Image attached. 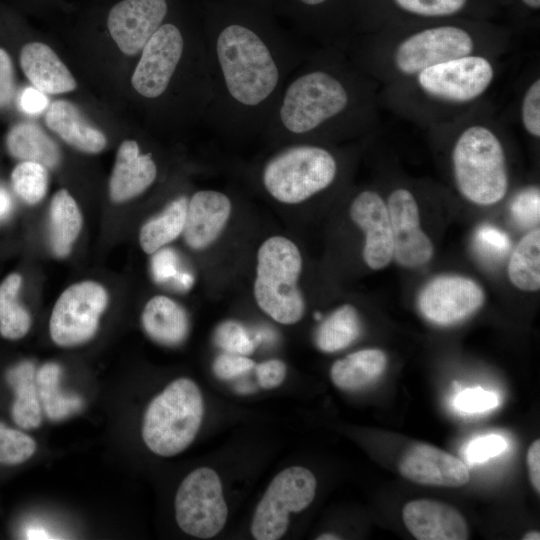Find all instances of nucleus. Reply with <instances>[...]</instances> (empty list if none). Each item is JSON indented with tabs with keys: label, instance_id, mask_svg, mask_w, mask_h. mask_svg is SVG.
I'll use <instances>...</instances> for the list:
<instances>
[{
	"label": "nucleus",
	"instance_id": "1",
	"mask_svg": "<svg viewBox=\"0 0 540 540\" xmlns=\"http://www.w3.org/2000/svg\"><path fill=\"white\" fill-rule=\"evenodd\" d=\"M202 38L212 89L206 123L230 137L263 133L285 81L311 49L238 10L213 15Z\"/></svg>",
	"mask_w": 540,
	"mask_h": 540
},
{
	"label": "nucleus",
	"instance_id": "2",
	"mask_svg": "<svg viewBox=\"0 0 540 540\" xmlns=\"http://www.w3.org/2000/svg\"><path fill=\"white\" fill-rule=\"evenodd\" d=\"M379 88L343 50L318 46L285 81L262 134L276 144L366 134L379 123Z\"/></svg>",
	"mask_w": 540,
	"mask_h": 540
},
{
	"label": "nucleus",
	"instance_id": "3",
	"mask_svg": "<svg viewBox=\"0 0 540 540\" xmlns=\"http://www.w3.org/2000/svg\"><path fill=\"white\" fill-rule=\"evenodd\" d=\"M511 44L503 34L446 23L351 38L344 52L381 87L452 59L476 54L501 57Z\"/></svg>",
	"mask_w": 540,
	"mask_h": 540
},
{
	"label": "nucleus",
	"instance_id": "4",
	"mask_svg": "<svg viewBox=\"0 0 540 540\" xmlns=\"http://www.w3.org/2000/svg\"><path fill=\"white\" fill-rule=\"evenodd\" d=\"M499 60L476 54L433 65L381 86L379 106L423 126L446 124L483 103L497 79Z\"/></svg>",
	"mask_w": 540,
	"mask_h": 540
},
{
	"label": "nucleus",
	"instance_id": "5",
	"mask_svg": "<svg viewBox=\"0 0 540 540\" xmlns=\"http://www.w3.org/2000/svg\"><path fill=\"white\" fill-rule=\"evenodd\" d=\"M486 103L446 124L453 132L450 165L458 193L477 206L501 202L510 187L507 152L500 123Z\"/></svg>",
	"mask_w": 540,
	"mask_h": 540
},
{
	"label": "nucleus",
	"instance_id": "6",
	"mask_svg": "<svg viewBox=\"0 0 540 540\" xmlns=\"http://www.w3.org/2000/svg\"><path fill=\"white\" fill-rule=\"evenodd\" d=\"M340 173L336 152L325 142L283 144L264 163L261 185L276 201L299 204L332 187Z\"/></svg>",
	"mask_w": 540,
	"mask_h": 540
},
{
	"label": "nucleus",
	"instance_id": "7",
	"mask_svg": "<svg viewBox=\"0 0 540 540\" xmlns=\"http://www.w3.org/2000/svg\"><path fill=\"white\" fill-rule=\"evenodd\" d=\"M203 415L204 401L197 384L178 378L149 403L142 423L143 441L154 454L175 456L193 442Z\"/></svg>",
	"mask_w": 540,
	"mask_h": 540
},
{
	"label": "nucleus",
	"instance_id": "8",
	"mask_svg": "<svg viewBox=\"0 0 540 540\" xmlns=\"http://www.w3.org/2000/svg\"><path fill=\"white\" fill-rule=\"evenodd\" d=\"M301 271L300 251L290 239L273 236L259 247L254 297L260 309L278 323L291 325L303 317L305 303L297 286Z\"/></svg>",
	"mask_w": 540,
	"mask_h": 540
},
{
	"label": "nucleus",
	"instance_id": "9",
	"mask_svg": "<svg viewBox=\"0 0 540 540\" xmlns=\"http://www.w3.org/2000/svg\"><path fill=\"white\" fill-rule=\"evenodd\" d=\"M140 54L131 84L141 97L153 101L170 93L183 70L207 59L202 36L189 35L174 22H164Z\"/></svg>",
	"mask_w": 540,
	"mask_h": 540
},
{
	"label": "nucleus",
	"instance_id": "10",
	"mask_svg": "<svg viewBox=\"0 0 540 540\" xmlns=\"http://www.w3.org/2000/svg\"><path fill=\"white\" fill-rule=\"evenodd\" d=\"M317 482L314 474L302 466L279 472L259 501L251 522L256 540H277L287 531L290 514L306 509L314 500Z\"/></svg>",
	"mask_w": 540,
	"mask_h": 540
},
{
	"label": "nucleus",
	"instance_id": "11",
	"mask_svg": "<svg viewBox=\"0 0 540 540\" xmlns=\"http://www.w3.org/2000/svg\"><path fill=\"white\" fill-rule=\"evenodd\" d=\"M174 507L184 533L200 539L219 534L228 518V506L217 472L209 467L190 472L178 487Z\"/></svg>",
	"mask_w": 540,
	"mask_h": 540
},
{
	"label": "nucleus",
	"instance_id": "12",
	"mask_svg": "<svg viewBox=\"0 0 540 540\" xmlns=\"http://www.w3.org/2000/svg\"><path fill=\"white\" fill-rule=\"evenodd\" d=\"M108 305L106 289L94 281H82L65 289L57 299L49 320L53 342L73 347L91 340Z\"/></svg>",
	"mask_w": 540,
	"mask_h": 540
},
{
	"label": "nucleus",
	"instance_id": "13",
	"mask_svg": "<svg viewBox=\"0 0 540 540\" xmlns=\"http://www.w3.org/2000/svg\"><path fill=\"white\" fill-rule=\"evenodd\" d=\"M484 300V290L474 279L445 274L434 277L422 288L418 308L431 323L448 326L471 316Z\"/></svg>",
	"mask_w": 540,
	"mask_h": 540
},
{
	"label": "nucleus",
	"instance_id": "14",
	"mask_svg": "<svg viewBox=\"0 0 540 540\" xmlns=\"http://www.w3.org/2000/svg\"><path fill=\"white\" fill-rule=\"evenodd\" d=\"M385 201L393 236V259L410 269L429 263L434 247L421 227L419 206L413 192L406 187H396Z\"/></svg>",
	"mask_w": 540,
	"mask_h": 540
},
{
	"label": "nucleus",
	"instance_id": "15",
	"mask_svg": "<svg viewBox=\"0 0 540 540\" xmlns=\"http://www.w3.org/2000/svg\"><path fill=\"white\" fill-rule=\"evenodd\" d=\"M169 13L167 0H120L108 12L107 28L127 56L141 53Z\"/></svg>",
	"mask_w": 540,
	"mask_h": 540
},
{
	"label": "nucleus",
	"instance_id": "16",
	"mask_svg": "<svg viewBox=\"0 0 540 540\" xmlns=\"http://www.w3.org/2000/svg\"><path fill=\"white\" fill-rule=\"evenodd\" d=\"M349 214L364 234L365 264L372 270L387 267L393 260V236L386 201L375 190H362L351 201Z\"/></svg>",
	"mask_w": 540,
	"mask_h": 540
},
{
	"label": "nucleus",
	"instance_id": "17",
	"mask_svg": "<svg viewBox=\"0 0 540 540\" xmlns=\"http://www.w3.org/2000/svg\"><path fill=\"white\" fill-rule=\"evenodd\" d=\"M399 471L406 479L425 485L459 487L470 478L466 465L432 445L412 446L402 457Z\"/></svg>",
	"mask_w": 540,
	"mask_h": 540
},
{
	"label": "nucleus",
	"instance_id": "18",
	"mask_svg": "<svg viewBox=\"0 0 540 540\" xmlns=\"http://www.w3.org/2000/svg\"><path fill=\"white\" fill-rule=\"evenodd\" d=\"M230 198L221 191L204 189L188 199L183 236L194 250L210 246L221 234L231 215Z\"/></svg>",
	"mask_w": 540,
	"mask_h": 540
},
{
	"label": "nucleus",
	"instance_id": "19",
	"mask_svg": "<svg viewBox=\"0 0 540 540\" xmlns=\"http://www.w3.org/2000/svg\"><path fill=\"white\" fill-rule=\"evenodd\" d=\"M402 518L419 540H465L469 530L464 517L452 506L429 499L408 502Z\"/></svg>",
	"mask_w": 540,
	"mask_h": 540
},
{
	"label": "nucleus",
	"instance_id": "20",
	"mask_svg": "<svg viewBox=\"0 0 540 540\" xmlns=\"http://www.w3.org/2000/svg\"><path fill=\"white\" fill-rule=\"evenodd\" d=\"M158 167L151 153H142L135 140H125L118 148L109 180V195L122 203L145 192L156 180Z\"/></svg>",
	"mask_w": 540,
	"mask_h": 540
},
{
	"label": "nucleus",
	"instance_id": "21",
	"mask_svg": "<svg viewBox=\"0 0 540 540\" xmlns=\"http://www.w3.org/2000/svg\"><path fill=\"white\" fill-rule=\"evenodd\" d=\"M23 73L36 89L47 94L75 90L77 82L57 54L46 44L30 42L20 52Z\"/></svg>",
	"mask_w": 540,
	"mask_h": 540
},
{
	"label": "nucleus",
	"instance_id": "22",
	"mask_svg": "<svg viewBox=\"0 0 540 540\" xmlns=\"http://www.w3.org/2000/svg\"><path fill=\"white\" fill-rule=\"evenodd\" d=\"M45 123L63 141L79 151L96 154L106 146L107 139L103 132L91 126L71 102H52L45 112Z\"/></svg>",
	"mask_w": 540,
	"mask_h": 540
},
{
	"label": "nucleus",
	"instance_id": "23",
	"mask_svg": "<svg viewBox=\"0 0 540 540\" xmlns=\"http://www.w3.org/2000/svg\"><path fill=\"white\" fill-rule=\"evenodd\" d=\"M141 322L152 340L166 346L182 343L189 333V319L185 310L163 295L154 296L146 303Z\"/></svg>",
	"mask_w": 540,
	"mask_h": 540
},
{
	"label": "nucleus",
	"instance_id": "24",
	"mask_svg": "<svg viewBox=\"0 0 540 540\" xmlns=\"http://www.w3.org/2000/svg\"><path fill=\"white\" fill-rule=\"evenodd\" d=\"M386 364L387 357L382 350L362 349L335 361L330 370L331 380L341 390H359L378 379Z\"/></svg>",
	"mask_w": 540,
	"mask_h": 540
},
{
	"label": "nucleus",
	"instance_id": "25",
	"mask_svg": "<svg viewBox=\"0 0 540 540\" xmlns=\"http://www.w3.org/2000/svg\"><path fill=\"white\" fill-rule=\"evenodd\" d=\"M36 368L30 361H23L10 368L6 374L8 384L14 390L11 408L13 421L22 429L32 430L40 426L43 409L36 387Z\"/></svg>",
	"mask_w": 540,
	"mask_h": 540
},
{
	"label": "nucleus",
	"instance_id": "26",
	"mask_svg": "<svg viewBox=\"0 0 540 540\" xmlns=\"http://www.w3.org/2000/svg\"><path fill=\"white\" fill-rule=\"evenodd\" d=\"M6 147L12 157L40 163L47 169L58 166L61 158L57 144L33 123L13 125L6 136Z\"/></svg>",
	"mask_w": 540,
	"mask_h": 540
},
{
	"label": "nucleus",
	"instance_id": "27",
	"mask_svg": "<svg viewBox=\"0 0 540 540\" xmlns=\"http://www.w3.org/2000/svg\"><path fill=\"white\" fill-rule=\"evenodd\" d=\"M80 209L66 189L58 190L49 207L50 242L54 254H69L82 228Z\"/></svg>",
	"mask_w": 540,
	"mask_h": 540
},
{
	"label": "nucleus",
	"instance_id": "28",
	"mask_svg": "<svg viewBox=\"0 0 540 540\" xmlns=\"http://www.w3.org/2000/svg\"><path fill=\"white\" fill-rule=\"evenodd\" d=\"M62 369L55 362L42 365L35 376L36 387L45 415L53 421H60L77 413L83 407L82 399L61 389Z\"/></svg>",
	"mask_w": 540,
	"mask_h": 540
},
{
	"label": "nucleus",
	"instance_id": "29",
	"mask_svg": "<svg viewBox=\"0 0 540 540\" xmlns=\"http://www.w3.org/2000/svg\"><path fill=\"white\" fill-rule=\"evenodd\" d=\"M511 284L524 292L540 288V229L527 232L514 247L507 265Z\"/></svg>",
	"mask_w": 540,
	"mask_h": 540
},
{
	"label": "nucleus",
	"instance_id": "30",
	"mask_svg": "<svg viewBox=\"0 0 540 540\" xmlns=\"http://www.w3.org/2000/svg\"><path fill=\"white\" fill-rule=\"evenodd\" d=\"M188 198L180 196L171 201L156 217L140 229L139 242L144 252L153 254L174 241L184 230Z\"/></svg>",
	"mask_w": 540,
	"mask_h": 540
},
{
	"label": "nucleus",
	"instance_id": "31",
	"mask_svg": "<svg viewBox=\"0 0 540 540\" xmlns=\"http://www.w3.org/2000/svg\"><path fill=\"white\" fill-rule=\"evenodd\" d=\"M361 328V320L356 308L350 304H344L321 322L315 335L316 345L326 353L340 351L360 336Z\"/></svg>",
	"mask_w": 540,
	"mask_h": 540
},
{
	"label": "nucleus",
	"instance_id": "32",
	"mask_svg": "<svg viewBox=\"0 0 540 540\" xmlns=\"http://www.w3.org/2000/svg\"><path fill=\"white\" fill-rule=\"evenodd\" d=\"M22 277L9 274L0 284V335L8 340L24 337L31 327L30 313L18 302Z\"/></svg>",
	"mask_w": 540,
	"mask_h": 540
},
{
	"label": "nucleus",
	"instance_id": "33",
	"mask_svg": "<svg viewBox=\"0 0 540 540\" xmlns=\"http://www.w3.org/2000/svg\"><path fill=\"white\" fill-rule=\"evenodd\" d=\"M14 192L26 204L35 205L46 195L48 171L45 166L32 161H22L11 173Z\"/></svg>",
	"mask_w": 540,
	"mask_h": 540
},
{
	"label": "nucleus",
	"instance_id": "34",
	"mask_svg": "<svg viewBox=\"0 0 540 540\" xmlns=\"http://www.w3.org/2000/svg\"><path fill=\"white\" fill-rule=\"evenodd\" d=\"M36 447L28 434L0 422V465L22 464L33 456Z\"/></svg>",
	"mask_w": 540,
	"mask_h": 540
},
{
	"label": "nucleus",
	"instance_id": "35",
	"mask_svg": "<svg viewBox=\"0 0 540 540\" xmlns=\"http://www.w3.org/2000/svg\"><path fill=\"white\" fill-rule=\"evenodd\" d=\"M401 11L424 19H442L464 11L468 0H392Z\"/></svg>",
	"mask_w": 540,
	"mask_h": 540
},
{
	"label": "nucleus",
	"instance_id": "36",
	"mask_svg": "<svg viewBox=\"0 0 540 540\" xmlns=\"http://www.w3.org/2000/svg\"><path fill=\"white\" fill-rule=\"evenodd\" d=\"M217 346L228 353L248 355L255 348V341L239 322L229 320L221 323L215 330Z\"/></svg>",
	"mask_w": 540,
	"mask_h": 540
},
{
	"label": "nucleus",
	"instance_id": "37",
	"mask_svg": "<svg viewBox=\"0 0 540 540\" xmlns=\"http://www.w3.org/2000/svg\"><path fill=\"white\" fill-rule=\"evenodd\" d=\"M520 122L532 139H540V78L534 77L525 87L520 100Z\"/></svg>",
	"mask_w": 540,
	"mask_h": 540
},
{
	"label": "nucleus",
	"instance_id": "38",
	"mask_svg": "<svg viewBox=\"0 0 540 540\" xmlns=\"http://www.w3.org/2000/svg\"><path fill=\"white\" fill-rule=\"evenodd\" d=\"M539 188L528 186L513 198L510 210L513 218L521 225L529 226L539 221Z\"/></svg>",
	"mask_w": 540,
	"mask_h": 540
},
{
	"label": "nucleus",
	"instance_id": "39",
	"mask_svg": "<svg viewBox=\"0 0 540 540\" xmlns=\"http://www.w3.org/2000/svg\"><path fill=\"white\" fill-rule=\"evenodd\" d=\"M455 407L465 413H483L494 409L499 399L496 393L481 387L468 388L455 398Z\"/></svg>",
	"mask_w": 540,
	"mask_h": 540
},
{
	"label": "nucleus",
	"instance_id": "40",
	"mask_svg": "<svg viewBox=\"0 0 540 540\" xmlns=\"http://www.w3.org/2000/svg\"><path fill=\"white\" fill-rule=\"evenodd\" d=\"M506 447L502 436L490 434L471 441L466 448V457L471 463H483L501 454Z\"/></svg>",
	"mask_w": 540,
	"mask_h": 540
},
{
	"label": "nucleus",
	"instance_id": "41",
	"mask_svg": "<svg viewBox=\"0 0 540 540\" xmlns=\"http://www.w3.org/2000/svg\"><path fill=\"white\" fill-rule=\"evenodd\" d=\"M255 363L246 355L222 353L213 362V372L221 380L234 379L249 372Z\"/></svg>",
	"mask_w": 540,
	"mask_h": 540
},
{
	"label": "nucleus",
	"instance_id": "42",
	"mask_svg": "<svg viewBox=\"0 0 540 540\" xmlns=\"http://www.w3.org/2000/svg\"><path fill=\"white\" fill-rule=\"evenodd\" d=\"M258 384L263 389L278 387L285 379L286 364L279 359H271L254 366Z\"/></svg>",
	"mask_w": 540,
	"mask_h": 540
},
{
	"label": "nucleus",
	"instance_id": "43",
	"mask_svg": "<svg viewBox=\"0 0 540 540\" xmlns=\"http://www.w3.org/2000/svg\"><path fill=\"white\" fill-rule=\"evenodd\" d=\"M14 67L8 52L0 48V108L7 107L15 94Z\"/></svg>",
	"mask_w": 540,
	"mask_h": 540
},
{
	"label": "nucleus",
	"instance_id": "44",
	"mask_svg": "<svg viewBox=\"0 0 540 540\" xmlns=\"http://www.w3.org/2000/svg\"><path fill=\"white\" fill-rule=\"evenodd\" d=\"M477 243L479 247L490 255H502L509 248L508 237L500 230L483 226L477 232Z\"/></svg>",
	"mask_w": 540,
	"mask_h": 540
},
{
	"label": "nucleus",
	"instance_id": "45",
	"mask_svg": "<svg viewBox=\"0 0 540 540\" xmlns=\"http://www.w3.org/2000/svg\"><path fill=\"white\" fill-rule=\"evenodd\" d=\"M19 106L27 114H39L47 108L48 98L35 87H26L19 96Z\"/></svg>",
	"mask_w": 540,
	"mask_h": 540
},
{
	"label": "nucleus",
	"instance_id": "46",
	"mask_svg": "<svg viewBox=\"0 0 540 540\" xmlns=\"http://www.w3.org/2000/svg\"><path fill=\"white\" fill-rule=\"evenodd\" d=\"M527 467L529 478L534 490L540 492V441L536 439L527 452Z\"/></svg>",
	"mask_w": 540,
	"mask_h": 540
},
{
	"label": "nucleus",
	"instance_id": "47",
	"mask_svg": "<svg viewBox=\"0 0 540 540\" xmlns=\"http://www.w3.org/2000/svg\"><path fill=\"white\" fill-rule=\"evenodd\" d=\"M154 272L158 279L168 278L175 273L173 255L168 251L160 252L154 258Z\"/></svg>",
	"mask_w": 540,
	"mask_h": 540
},
{
	"label": "nucleus",
	"instance_id": "48",
	"mask_svg": "<svg viewBox=\"0 0 540 540\" xmlns=\"http://www.w3.org/2000/svg\"><path fill=\"white\" fill-rule=\"evenodd\" d=\"M331 0H290L291 7L298 13L300 17L303 14L310 15L317 12L321 7L326 6ZM301 19V18H300Z\"/></svg>",
	"mask_w": 540,
	"mask_h": 540
},
{
	"label": "nucleus",
	"instance_id": "49",
	"mask_svg": "<svg viewBox=\"0 0 540 540\" xmlns=\"http://www.w3.org/2000/svg\"><path fill=\"white\" fill-rule=\"evenodd\" d=\"M12 208V200L9 193L0 187V220L9 215Z\"/></svg>",
	"mask_w": 540,
	"mask_h": 540
},
{
	"label": "nucleus",
	"instance_id": "50",
	"mask_svg": "<svg viewBox=\"0 0 540 540\" xmlns=\"http://www.w3.org/2000/svg\"><path fill=\"white\" fill-rule=\"evenodd\" d=\"M25 538L26 539H54L55 537H53L51 533H49L45 528L41 526H31L26 529Z\"/></svg>",
	"mask_w": 540,
	"mask_h": 540
},
{
	"label": "nucleus",
	"instance_id": "51",
	"mask_svg": "<svg viewBox=\"0 0 540 540\" xmlns=\"http://www.w3.org/2000/svg\"><path fill=\"white\" fill-rule=\"evenodd\" d=\"M526 7H528L531 10H539L540 8V0H520Z\"/></svg>",
	"mask_w": 540,
	"mask_h": 540
},
{
	"label": "nucleus",
	"instance_id": "52",
	"mask_svg": "<svg viewBox=\"0 0 540 540\" xmlns=\"http://www.w3.org/2000/svg\"><path fill=\"white\" fill-rule=\"evenodd\" d=\"M540 533L538 531H530L526 533L523 537V540H539Z\"/></svg>",
	"mask_w": 540,
	"mask_h": 540
},
{
	"label": "nucleus",
	"instance_id": "53",
	"mask_svg": "<svg viewBox=\"0 0 540 540\" xmlns=\"http://www.w3.org/2000/svg\"><path fill=\"white\" fill-rule=\"evenodd\" d=\"M316 539L318 540H337L341 539V537H338L336 534L333 533H324L319 535Z\"/></svg>",
	"mask_w": 540,
	"mask_h": 540
},
{
	"label": "nucleus",
	"instance_id": "54",
	"mask_svg": "<svg viewBox=\"0 0 540 540\" xmlns=\"http://www.w3.org/2000/svg\"><path fill=\"white\" fill-rule=\"evenodd\" d=\"M314 317H315L316 320H321L322 319V315L320 313H318V312L315 313Z\"/></svg>",
	"mask_w": 540,
	"mask_h": 540
}]
</instances>
